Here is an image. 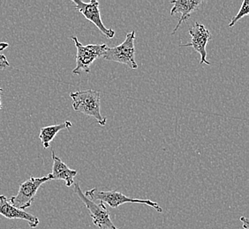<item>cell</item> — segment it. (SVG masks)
Here are the masks:
<instances>
[{
	"mask_svg": "<svg viewBox=\"0 0 249 229\" xmlns=\"http://www.w3.org/2000/svg\"><path fill=\"white\" fill-rule=\"evenodd\" d=\"M72 109L76 112L94 117L101 126L106 124V117L101 114V97L98 91H77L70 94Z\"/></svg>",
	"mask_w": 249,
	"mask_h": 229,
	"instance_id": "1",
	"label": "cell"
},
{
	"mask_svg": "<svg viewBox=\"0 0 249 229\" xmlns=\"http://www.w3.org/2000/svg\"><path fill=\"white\" fill-rule=\"evenodd\" d=\"M85 196L93 202L100 201L104 204H107L111 208H118L120 205H124L126 203H132V204L148 205L154 208L155 210L158 211V213H163L162 207H160L157 202H153L150 199H139V198L129 197L119 191H100L97 188H94L87 191Z\"/></svg>",
	"mask_w": 249,
	"mask_h": 229,
	"instance_id": "2",
	"label": "cell"
},
{
	"mask_svg": "<svg viewBox=\"0 0 249 229\" xmlns=\"http://www.w3.org/2000/svg\"><path fill=\"white\" fill-rule=\"evenodd\" d=\"M77 49L76 67L72 70V74L80 75L82 72L89 73L90 65L96 59L103 57L106 52V44H89L82 45L76 36L71 37Z\"/></svg>",
	"mask_w": 249,
	"mask_h": 229,
	"instance_id": "3",
	"label": "cell"
},
{
	"mask_svg": "<svg viewBox=\"0 0 249 229\" xmlns=\"http://www.w3.org/2000/svg\"><path fill=\"white\" fill-rule=\"evenodd\" d=\"M135 31L126 33L124 42L112 48L107 47L103 57L108 61L123 64L133 70H136L138 65L135 61Z\"/></svg>",
	"mask_w": 249,
	"mask_h": 229,
	"instance_id": "4",
	"label": "cell"
},
{
	"mask_svg": "<svg viewBox=\"0 0 249 229\" xmlns=\"http://www.w3.org/2000/svg\"><path fill=\"white\" fill-rule=\"evenodd\" d=\"M73 185L74 192L76 193L77 196H79L88 210L89 211V215L95 226L101 229H119L116 228L114 223L110 220V213L104 203L100 202V204H96L85 196L79 183L74 182Z\"/></svg>",
	"mask_w": 249,
	"mask_h": 229,
	"instance_id": "5",
	"label": "cell"
},
{
	"mask_svg": "<svg viewBox=\"0 0 249 229\" xmlns=\"http://www.w3.org/2000/svg\"><path fill=\"white\" fill-rule=\"evenodd\" d=\"M48 181H50V179L47 176L43 177H30L29 180L20 184L17 195L12 196L9 199L10 202L20 210H26L32 205L39 188Z\"/></svg>",
	"mask_w": 249,
	"mask_h": 229,
	"instance_id": "6",
	"label": "cell"
},
{
	"mask_svg": "<svg viewBox=\"0 0 249 229\" xmlns=\"http://www.w3.org/2000/svg\"><path fill=\"white\" fill-rule=\"evenodd\" d=\"M72 2L76 6L77 11L95 25L100 30V32L106 35V38L112 39L115 36V31L113 29L106 28L102 21L98 1L91 0L89 3H84L81 0H72Z\"/></svg>",
	"mask_w": 249,
	"mask_h": 229,
	"instance_id": "7",
	"label": "cell"
},
{
	"mask_svg": "<svg viewBox=\"0 0 249 229\" xmlns=\"http://www.w3.org/2000/svg\"><path fill=\"white\" fill-rule=\"evenodd\" d=\"M189 34L191 37V42L181 44V47H193V49L200 54L201 60L200 65H211V62L207 60V49L206 46L209 41L211 40V34L209 29L205 28V26L199 24L197 21L189 29Z\"/></svg>",
	"mask_w": 249,
	"mask_h": 229,
	"instance_id": "8",
	"label": "cell"
},
{
	"mask_svg": "<svg viewBox=\"0 0 249 229\" xmlns=\"http://www.w3.org/2000/svg\"><path fill=\"white\" fill-rule=\"evenodd\" d=\"M0 214L8 220H26L32 229L36 228L40 223L36 216L15 207L4 195L0 196Z\"/></svg>",
	"mask_w": 249,
	"mask_h": 229,
	"instance_id": "9",
	"label": "cell"
},
{
	"mask_svg": "<svg viewBox=\"0 0 249 229\" xmlns=\"http://www.w3.org/2000/svg\"><path fill=\"white\" fill-rule=\"evenodd\" d=\"M52 155L53 161V171L47 176L50 181L62 180L66 182L67 187L72 186L74 183V177L77 176L76 170L71 169L66 163H63L60 158L55 154L54 151H52Z\"/></svg>",
	"mask_w": 249,
	"mask_h": 229,
	"instance_id": "10",
	"label": "cell"
},
{
	"mask_svg": "<svg viewBox=\"0 0 249 229\" xmlns=\"http://www.w3.org/2000/svg\"><path fill=\"white\" fill-rule=\"evenodd\" d=\"M171 4L173 5L171 10V15H176L178 13L181 14L180 19L172 32V35H174L183 22H185L190 18L192 13H194L200 7V5L202 4V1L201 0H173L171 1Z\"/></svg>",
	"mask_w": 249,
	"mask_h": 229,
	"instance_id": "11",
	"label": "cell"
},
{
	"mask_svg": "<svg viewBox=\"0 0 249 229\" xmlns=\"http://www.w3.org/2000/svg\"><path fill=\"white\" fill-rule=\"evenodd\" d=\"M72 123L70 121H65L62 124H54V125L43 127L40 130L39 139L43 144V148L47 149L50 147V145L56 137V135L62 130L69 129L70 127H72Z\"/></svg>",
	"mask_w": 249,
	"mask_h": 229,
	"instance_id": "12",
	"label": "cell"
},
{
	"mask_svg": "<svg viewBox=\"0 0 249 229\" xmlns=\"http://www.w3.org/2000/svg\"><path fill=\"white\" fill-rule=\"evenodd\" d=\"M249 15V0H244L241 7H240V11L237 15H235L234 17L231 19L230 23L228 24L229 28H232L240 19H242L245 16H248Z\"/></svg>",
	"mask_w": 249,
	"mask_h": 229,
	"instance_id": "13",
	"label": "cell"
},
{
	"mask_svg": "<svg viewBox=\"0 0 249 229\" xmlns=\"http://www.w3.org/2000/svg\"><path fill=\"white\" fill-rule=\"evenodd\" d=\"M9 62H8V60H7V58H6L5 55L0 54V71L9 67Z\"/></svg>",
	"mask_w": 249,
	"mask_h": 229,
	"instance_id": "14",
	"label": "cell"
},
{
	"mask_svg": "<svg viewBox=\"0 0 249 229\" xmlns=\"http://www.w3.org/2000/svg\"><path fill=\"white\" fill-rule=\"evenodd\" d=\"M8 46H9V44L6 43H0V52L1 51H3L4 49H5L6 48H8Z\"/></svg>",
	"mask_w": 249,
	"mask_h": 229,
	"instance_id": "15",
	"label": "cell"
},
{
	"mask_svg": "<svg viewBox=\"0 0 249 229\" xmlns=\"http://www.w3.org/2000/svg\"><path fill=\"white\" fill-rule=\"evenodd\" d=\"M240 220L244 222V226H243V227H244V229H248V226H249V220H248V219H247L246 217H241V218H240Z\"/></svg>",
	"mask_w": 249,
	"mask_h": 229,
	"instance_id": "16",
	"label": "cell"
},
{
	"mask_svg": "<svg viewBox=\"0 0 249 229\" xmlns=\"http://www.w3.org/2000/svg\"><path fill=\"white\" fill-rule=\"evenodd\" d=\"M2 88L0 87V110H1V107H2V99H1V96H2Z\"/></svg>",
	"mask_w": 249,
	"mask_h": 229,
	"instance_id": "17",
	"label": "cell"
}]
</instances>
